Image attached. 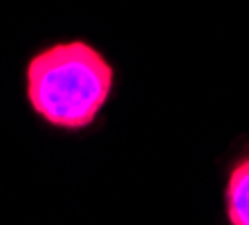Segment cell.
<instances>
[{
  "mask_svg": "<svg viewBox=\"0 0 249 225\" xmlns=\"http://www.w3.org/2000/svg\"><path fill=\"white\" fill-rule=\"evenodd\" d=\"M115 90V65L83 39L43 45L23 65L27 110L38 124L61 135H83L99 126Z\"/></svg>",
  "mask_w": 249,
  "mask_h": 225,
  "instance_id": "cell-1",
  "label": "cell"
},
{
  "mask_svg": "<svg viewBox=\"0 0 249 225\" xmlns=\"http://www.w3.org/2000/svg\"><path fill=\"white\" fill-rule=\"evenodd\" d=\"M220 201L225 225H249V138L225 162Z\"/></svg>",
  "mask_w": 249,
  "mask_h": 225,
  "instance_id": "cell-2",
  "label": "cell"
}]
</instances>
